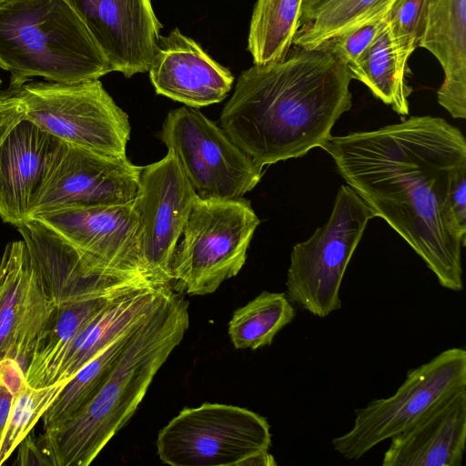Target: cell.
Returning <instances> with one entry per match:
<instances>
[{"label":"cell","mask_w":466,"mask_h":466,"mask_svg":"<svg viewBox=\"0 0 466 466\" xmlns=\"http://www.w3.org/2000/svg\"><path fill=\"white\" fill-rule=\"evenodd\" d=\"M347 185L384 219L451 291L463 289L461 248L448 208L466 166L462 132L441 117L411 116L379 129L331 137L321 147Z\"/></svg>","instance_id":"6da1fadb"},{"label":"cell","mask_w":466,"mask_h":466,"mask_svg":"<svg viewBox=\"0 0 466 466\" xmlns=\"http://www.w3.org/2000/svg\"><path fill=\"white\" fill-rule=\"evenodd\" d=\"M351 79L325 49L294 46L285 58L240 74L220 126L262 167L303 157L322 147L351 108Z\"/></svg>","instance_id":"7a4b0ae2"},{"label":"cell","mask_w":466,"mask_h":466,"mask_svg":"<svg viewBox=\"0 0 466 466\" xmlns=\"http://www.w3.org/2000/svg\"><path fill=\"white\" fill-rule=\"evenodd\" d=\"M188 326L187 301L167 287L133 329L94 396L64 422L36 436L52 466H87L96 459L134 414Z\"/></svg>","instance_id":"3957f363"},{"label":"cell","mask_w":466,"mask_h":466,"mask_svg":"<svg viewBox=\"0 0 466 466\" xmlns=\"http://www.w3.org/2000/svg\"><path fill=\"white\" fill-rule=\"evenodd\" d=\"M0 66L11 73L10 84L33 76L73 84L113 71L65 0H7L0 5Z\"/></svg>","instance_id":"277c9868"},{"label":"cell","mask_w":466,"mask_h":466,"mask_svg":"<svg viewBox=\"0 0 466 466\" xmlns=\"http://www.w3.org/2000/svg\"><path fill=\"white\" fill-rule=\"evenodd\" d=\"M0 92L31 121L65 143L127 156L128 116L98 79L73 84L28 80L9 84Z\"/></svg>","instance_id":"5b68a950"},{"label":"cell","mask_w":466,"mask_h":466,"mask_svg":"<svg viewBox=\"0 0 466 466\" xmlns=\"http://www.w3.org/2000/svg\"><path fill=\"white\" fill-rule=\"evenodd\" d=\"M156 445L172 466L276 465L267 419L233 405L183 409L160 430Z\"/></svg>","instance_id":"8992f818"},{"label":"cell","mask_w":466,"mask_h":466,"mask_svg":"<svg viewBox=\"0 0 466 466\" xmlns=\"http://www.w3.org/2000/svg\"><path fill=\"white\" fill-rule=\"evenodd\" d=\"M259 223L243 198L203 199L197 195L172 259V278L179 289L188 295H207L238 275Z\"/></svg>","instance_id":"52a82bcc"},{"label":"cell","mask_w":466,"mask_h":466,"mask_svg":"<svg viewBox=\"0 0 466 466\" xmlns=\"http://www.w3.org/2000/svg\"><path fill=\"white\" fill-rule=\"evenodd\" d=\"M374 217L350 187H339L328 221L291 250L285 294L293 305L319 318L341 308L346 268Z\"/></svg>","instance_id":"ba28073f"},{"label":"cell","mask_w":466,"mask_h":466,"mask_svg":"<svg viewBox=\"0 0 466 466\" xmlns=\"http://www.w3.org/2000/svg\"><path fill=\"white\" fill-rule=\"evenodd\" d=\"M466 387V350L451 348L408 370L397 391L355 409L352 428L332 440L347 460H359L380 442L396 436L436 402Z\"/></svg>","instance_id":"9c48e42d"},{"label":"cell","mask_w":466,"mask_h":466,"mask_svg":"<svg viewBox=\"0 0 466 466\" xmlns=\"http://www.w3.org/2000/svg\"><path fill=\"white\" fill-rule=\"evenodd\" d=\"M159 137L200 198H241L260 181L263 167L194 107L169 111Z\"/></svg>","instance_id":"30bf717a"},{"label":"cell","mask_w":466,"mask_h":466,"mask_svg":"<svg viewBox=\"0 0 466 466\" xmlns=\"http://www.w3.org/2000/svg\"><path fill=\"white\" fill-rule=\"evenodd\" d=\"M197 194L171 150L141 167L137 198L145 276L152 285L170 284L172 259Z\"/></svg>","instance_id":"8fae6325"},{"label":"cell","mask_w":466,"mask_h":466,"mask_svg":"<svg viewBox=\"0 0 466 466\" xmlns=\"http://www.w3.org/2000/svg\"><path fill=\"white\" fill-rule=\"evenodd\" d=\"M35 218L72 245L89 270L150 283L145 276L134 201L57 210Z\"/></svg>","instance_id":"7c38bea8"},{"label":"cell","mask_w":466,"mask_h":466,"mask_svg":"<svg viewBox=\"0 0 466 466\" xmlns=\"http://www.w3.org/2000/svg\"><path fill=\"white\" fill-rule=\"evenodd\" d=\"M66 145L0 92V217L5 223L18 228L29 220Z\"/></svg>","instance_id":"4fadbf2b"},{"label":"cell","mask_w":466,"mask_h":466,"mask_svg":"<svg viewBox=\"0 0 466 466\" xmlns=\"http://www.w3.org/2000/svg\"><path fill=\"white\" fill-rule=\"evenodd\" d=\"M141 167L126 157L67 144L36 198L29 219L43 214L96 206L125 205L137 194Z\"/></svg>","instance_id":"5bb4252c"},{"label":"cell","mask_w":466,"mask_h":466,"mask_svg":"<svg viewBox=\"0 0 466 466\" xmlns=\"http://www.w3.org/2000/svg\"><path fill=\"white\" fill-rule=\"evenodd\" d=\"M78 15L113 71H148L162 25L151 0H65Z\"/></svg>","instance_id":"9a60e30c"},{"label":"cell","mask_w":466,"mask_h":466,"mask_svg":"<svg viewBox=\"0 0 466 466\" xmlns=\"http://www.w3.org/2000/svg\"><path fill=\"white\" fill-rule=\"evenodd\" d=\"M24 240L6 244L0 260V361L24 368L52 310Z\"/></svg>","instance_id":"2e32d148"},{"label":"cell","mask_w":466,"mask_h":466,"mask_svg":"<svg viewBox=\"0 0 466 466\" xmlns=\"http://www.w3.org/2000/svg\"><path fill=\"white\" fill-rule=\"evenodd\" d=\"M158 95L198 108L219 103L234 76L178 28L158 38L148 71Z\"/></svg>","instance_id":"e0dca14e"},{"label":"cell","mask_w":466,"mask_h":466,"mask_svg":"<svg viewBox=\"0 0 466 466\" xmlns=\"http://www.w3.org/2000/svg\"><path fill=\"white\" fill-rule=\"evenodd\" d=\"M16 229L27 247L44 289L54 307L112 294L131 285L147 283L89 270L76 249L39 219L31 218Z\"/></svg>","instance_id":"ac0fdd59"},{"label":"cell","mask_w":466,"mask_h":466,"mask_svg":"<svg viewBox=\"0 0 466 466\" xmlns=\"http://www.w3.org/2000/svg\"><path fill=\"white\" fill-rule=\"evenodd\" d=\"M390 440L382 466H461L466 444V387L436 402Z\"/></svg>","instance_id":"d6986e66"},{"label":"cell","mask_w":466,"mask_h":466,"mask_svg":"<svg viewBox=\"0 0 466 466\" xmlns=\"http://www.w3.org/2000/svg\"><path fill=\"white\" fill-rule=\"evenodd\" d=\"M169 286L134 285L111 298L63 350L39 387L70 380L112 341L143 320Z\"/></svg>","instance_id":"ffe728a7"},{"label":"cell","mask_w":466,"mask_h":466,"mask_svg":"<svg viewBox=\"0 0 466 466\" xmlns=\"http://www.w3.org/2000/svg\"><path fill=\"white\" fill-rule=\"evenodd\" d=\"M418 47L439 61L443 82L439 104L454 118H466V0H429Z\"/></svg>","instance_id":"44dd1931"},{"label":"cell","mask_w":466,"mask_h":466,"mask_svg":"<svg viewBox=\"0 0 466 466\" xmlns=\"http://www.w3.org/2000/svg\"><path fill=\"white\" fill-rule=\"evenodd\" d=\"M346 67L352 79L363 83L395 113L410 114L409 96L412 87L406 82L408 67L398 57L389 21L362 55Z\"/></svg>","instance_id":"7402d4cb"},{"label":"cell","mask_w":466,"mask_h":466,"mask_svg":"<svg viewBox=\"0 0 466 466\" xmlns=\"http://www.w3.org/2000/svg\"><path fill=\"white\" fill-rule=\"evenodd\" d=\"M128 287L112 294L55 306L26 360L24 370L26 382L32 387L39 388L50 367L73 338L111 298Z\"/></svg>","instance_id":"603a6c76"},{"label":"cell","mask_w":466,"mask_h":466,"mask_svg":"<svg viewBox=\"0 0 466 466\" xmlns=\"http://www.w3.org/2000/svg\"><path fill=\"white\" fill-rule=\"evenodd\" d=\"M395 0H303L293 46L315 49Z\"/></svg>","instance_id":"cb8c5ba5"},{"label":"cell","mask_w":466,"mask_h":466,"mask_svg":"<svg viewBox=\"0 0 466 466\" xmlns=\"http://www.w3.org/2000/svg\"><path fill=\"white\" fill-rule=\"evenodd\" d=\"M303 0H258L250 20L248 50L255 65L285 58L296 35Z\"/></svg>","instance_id":"d4e9b609"},{"label":"cell","mask_w":466,"mask_h":466,"mask_svg":"<svg viewBox=\"0 0 466 466\" xmlns=\"http://www.w3.org/2000/svg\"><path fill=\"white\" fill-rule=\"evenodd\" d=\"M295 317L296 310L285 293L262 291L234 311L228 335L236 349L254 350L270 345Z\"/></svg>","instance_id":"484cf974"},{"label":"cell","mask_w":466,"mask_h":466,"mask_svg":"<svg viewBox=\"0 0 466 466\" xmlns=\"http://www.w3.org/2000/svg\"><path fill=\"white\" fill-rule=\"evenodd\" d=\"M135 328L112 341L66 383L41 418L44 431L64 422L94 396L124 350Z\"/></svg>","instance_id":"4316f807"},{"label":"cell","mask_w":466,"mask_h":466,"mask_svg":"<svg viewBox=\"0 0 466 466\" xmlns=\"http://www.w3.org/2000/svg\"><path fill=\"white\" fill-rule=\"evenodd\" d=\"M67 381L46 387H32L26 380L15 393L10 414L0 441V466L12 455L19 443L34 430L43 414L58 396Z\"/></svg>","instance_id":"83f0119b"},{"label":"cell","mask_w":466,"mask_h":466,"mask_svg":"<svg viewBox=\"0 0 466 466\" xmlns=\"http://www.w3.org/2000/svg\"><path fill=\"white\" fill-rule=\"evenodd\" d=\"M429 0H395L389 16L392 40L400 63L408 67L423 32Z\"/></svg>","instance_id":"f1b7e54d"},{"label":"cell","mask_w":466,"mask_h":466,"mask_svg":"<svg viewBox=\"0 0 466 466\" xmlns=\"http://www.w3.org/2000/svg\"><path fill=\"white\" fill-rule=\"evenodd\" d=\"M393 4L382 8L366 20L338 34L318 48L329 52L345 66L353 63L370 46L382 27L387 24Z\"/></svg>","instance_id":"f546056e"},{"label":"cell","mask_w":466,"mask_h":466,"mask_svg":"<svg viewBox=\"0 0 466 466\" xmlns=\"http://www.w3.org/2000/svg\"><path fill=\"white\" fill-rule=\"evenodd\" d=\"M25 381L23 366L15 360L0 361V441L15 393Z\"/></svg>","instance_id":"4dcf8cb0"},{"label":"cell","mask_w":466,"mask_h":466,"mask_svg":"<svg viewBox=\"0 0 466 466\" xmlns=\"http://www.w3.org/2000/svg\"><path fill=\"white\" fill-rule=\"evenodd\" d=\"M448 208L452 224L466 245V166L453 175L448 196Z\"/></svg>","instance_id":"1f68e13d"},{"label":"cell","mask_w":466,"mask_h":466,"mask_svg":"<svg viewBox=\"0 0 466 466\" xmlns=\"http://www.w3.org/2000/svg\"><path fill=\"white\" fill-rule=\"evenodd\" d=\"M18 451L14 465L52 466L50 460L37 443L36 436L31 431L17 446Z\"/></svg>","instance_id":"d6a6232c"},{"label":"cell","mask_w":466,"mask_h":466,"mask_svg":"<svg viewBox=\"0 0 466 466\" xmlns=\"http://www.w3.org/2000/svg\"><path fill=\"white\" fill-rule=\"evenodd\" d=\"M5 1H7V0H0V5H1L2 4H4Z\"/></svg>","instance_id":"836d02e7"},{"label":"cell","mask_w":466,"mask_h":466,"mask_svg":"<svg viewBox=\"0 0 466 466\" xmlns=\"http://www.w3.org/2000/svg\"><path fill=\"white\" fill-rule=\"evenodd\" d=\"M1 84H2V80H1V78H0V86H1Z\"/></svg>","instance_id":"e575fe53"},{"label":"cell","mask_w":466,"mask_h":466,"mask_svg":"<svg viewBox=\"0 0 466 466\" xmlns=\"http://www.w3.org/2000/svg\"><path fill=\"white\" fill-rule=\"evenodd\" d=\"M1 256H2V255H0V260H1Z\"/></svg>","instance_id":"d590c367"}]
</instances>
